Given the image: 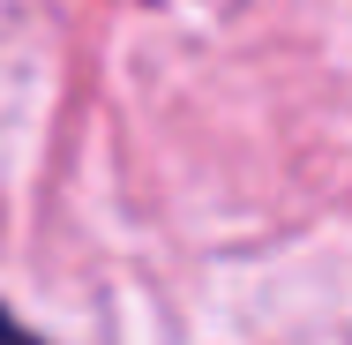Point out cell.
I'll return each mask as SVG.
<instances>
[{
  "mask_svg": "<svg viewBox=\"0 0 352 345\" xmlns=\"http://www.w3.org/2000/svg\"><path fill=\"white\" fill-rule=\"evenodd\" d=\"M0 345H45V338H38V331H30V323H15V315H8V308H0Z\"/></svg>",
  "mask_w": 352,
  "mask_h": 345,
  "instance_id": "obj_1",
  "label": "cell"
}]
</instances>
